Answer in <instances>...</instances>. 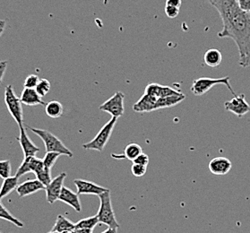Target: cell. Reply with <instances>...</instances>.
<instances>
[{"label":"cell","mask_w":250,"mask_h":233,"mask_svg":"<svg viewBox=\"0 0 250 233\" xmlns=\"http://www.w3.org/2000/svg\"><path fill=\"white\" fill-rule=\"evenodd\" d=\"M218 12L223 21L219 38L233 40L239 49V65L250 66V13L239 7L237 0H206Z\"/></svg>","instance_id":"cell-1"},{"label":"cell","mask_w":250,"mask_h":233,"mask_svg":"<svg viewBox=\"0 0 250 233\" xmlns=\"http://www.w3.org/2000/svg\"><path fill=\"white\" fill-rule=\"evenodd\" d=\"M99 198H100V208H99L98 213L96 214L98 217L99 222L107 225L109 228L119 229L120 223L117 221L114 210L112 207L110 191L109 190L104 194L99 195Z\"/></svg>","instance_id":"cell-2"},{"label":"cell","mask_w":250,"mask_h":233,"mask_svg":"<svg viewBox=\"0 0 250 233\" xmlns=\"http://www.w3.org/2000/svg\"><path fill=\"white\" fill-rule=\"evenodd\" d=\"M31 130L33 131L35 135L40 136L41 139L43 141L47 152H59L62 155H65L69 158L73 157V152L65 147L59 137H57L51 132L35 127H31Z\"/></svg>","instance_id":"cell-3"},{"label":"cell","mask_w":250,"mask_h":233,"mask_svg":"<svg viewBox=\"0 0 250 233\" xmlns=\"http://www.w3.org/2000/svg\"><path fill=\"white\" fill-rule=\"evenodd\" d=\"M230 77L229 76H225V77H221V78H209V77H201L196 80L193 81V85L191 86V92L196 95V96H201L206 94L207 92H209L212 87L217 85H224L228 88L229 91L236 96L237 94L232 89L230 85Z\"/></svg>","instance_id":"cell-4"},{"label":"cell","mask_w":250,"mask_h":233,"mask_svg":"<svg viewBox=\"0 0 250 233\" xmlns=\"http://www.w3.org/2000/svg\"><path fill=\"white\" fill-rule=\"evenodd\" d=\"M118 119L111 118L105 125L102 127V129L99 131L98 134L93 138L92 141L83 144L82 147L85 150H95L102 152L108 144L110 136L112 135V132L114 129L115 126L117 124Z\"/></svg>","instance_id":"cell-5"},{"label":"cell","mask_w":250,"mask_h":233,"mask_svg":"<svg viewBox=\"0 0 250 233\" xmlns=\"http://www.w3.org/2000/svg\"><path fill=\"white\" fill-rule=\"evenodd\" d=\"M5 103L9 113L19 127L23 125L22 118V102L18 97L12 85H7L5 88Z\"/></svg>","instance_id":"cell-6"},{"label":"cell","mask_w":250,"mask_h":233,"mask_svg":"<svg viewBox=\"0 0 250 233\" xmlns=\"http://www.w3.org/2000/svg\"><path fill=\"white\" fill-rule=\"evenodd\" d=\"M124 99L125 95L123 92H117L114 95H112L105 103H103L99 107V109L101 111L110 114L112 118L119 119L121 116H123L125 112Z\"/></svg>","instance_id":"cell-7"},{"label":"cell","mask_w":250,"mask_h":233,"mask_svg":"<svg viewBox=\"0 0 250 233\" xmlns=\"http://www.w3.org/2000/svg\"><path fill=\"white\" fill-rule=\"evenodd\" d=\"M245 97L246 96L243 93L234 96L233 99L224 103V108L241 119L244 115L250 112V105Z\"/></svg>","instance_id":"cell-8"},{"label":"cell","mask_w":250,"mask_h":233,"mask_svg":"<svg viewBox=\"0 0 250 233\" xmlns=\"http://www.w3.org/2000/svg\"><path fill=\"white\" fill-rule=\"evenodd\" d=\"M66 178V173L62 172L55 179L51 180L49 186L45 188L47 202L49 205H53L56 201L59 200L61 191L64 188V181Z\"/></svg>","instance_id":"cell-9"},{"label":"cell","mask_w":250,"mask_h":233,"mask_svg":"<svg viewBox=\"0 0 250 233\" xmlns=\"http://www.w3.org/2000/svg\"><path fill=\"white\" fill-rule=\"evenodd\" d=\"M74 183L76 185L78 195H96L99 196L109 190L84 179H75Z\"/></svg>","instance_id":"cell-10"},{"label":"cell","mask_w":250,"mask_h":233,"mask_svg":"<svg viewBox=\"0 0 250 233\" xmlns=\"http://www.w3.org/2000/svg\"><path fill=\"white\" fill-rule=\"evenodd\" d=\"M20 129V135L17 138V140L20 143V146L22 147V152L24 154V158L32 157L35 156L37 152H40V149L36 147L33 142L30 139L28 136L26 130L23 125L19 127Z\"/></svg>","instance_id":"cell-11"},{"label":"cell","mask_w":250,"mask_h":233,"mask_svg":"<svg viewBox=\"0 0 250 233\" xmlns=\"http://www.w3.org/2000/svg\"><path fill=\"white\" fill-rule=\"evenodd\" d=\"M211 173L216 176H223L228 174L232 168V163L228 158L216 157L212 159L208 165Z\"/></svg>","instance_id":"cell-12"},{"label":"cell","mask_w":250,"mask_h":233,"mask_svg":"<svg viewBox=\"0 0 250 233\" xmlns=\"http://www.w3.org/2000/svg\"><path fill=\"white\" fill-rule=\"evenodd\" d=\"M44 186L38 179H30L22 182L17 187V192L19 197H25L27 195H33L41 190H45Z\"/></svg>","instance_id":"cell-13"},{"label":"cell","mask_w":250,"mask_h":233,"mask_svg":"<svg viewBox=\"0 0 250 233\" xmlns=\"http://www.w3.org/2000/svg\"><path fill=\"white\" fill-rule=\"evenodd\" d=\"M59 200L71 206L77 212H80L82 211L81 202L79 199V195L77 193L73 192L70 189H68L66 187L63 188L60 197H59Z\"/></svg>","instance_id":"cell-14"},{"label":"cell","mask_w":250,"mask_h":233,"mask_svg":"<svg viewBox=\"0 0 250 233\" xmlns=\"http://www.w3.org/2000/svg\"><path fill=\"white\" fill-rule=\"evenodd\" d=\"M158 98L144 93V95L139 99V101L134 104L133 109L136 112H141V113L152 112L155 110V104Z\"/></svg>","instance_id":"cell-15"},{"label":"cell","mask_w":250,"mask_h":233,"mask_svg":"<svg viewBox=\"0 0 250 233\" xmlns=\"http://www.w3.org/2000/svg\"><path fill=\"white\" fill-rule=\"evenodd\" d=\"M21 102L22 104L27 106H37V105H44L45 103L42 101V98L39 95L38 92L35 89H29L24 88L21 93Z\"/></svg>","instance_id":"cell-16"},{"label":"cell","mask_w":250,"mask_h":233,"mask_svg":"<svg viewBox=\"0 0 250 233\" xmlns=\"http://www.w3.org/2000/svg\"><path fill=\"white\" fill-rule=\"evenodd\" d=\"M185 94L180 95H173L169 97L159 98L155 104V110L157 109H163V108H170L178 105L182 101L185 100Z\"/></svg>","instance_id":"cell-17"},{"label":"cell","mask_w":250,"mask_h":233,"mask_svg":"<svg viewBox=\"0 0 250 233\" xmlns=\"http://www.w3.org/2000/svg\"><path fill=\"white\" fill-rule=\"evenodd\" d=\"M223 61V55L220 50L216 49H210L204 55V62L206 65L215 68L221 65Z\"/></svg>","instance_id":"cell-18"},{"label":"cell","mask_w":250,"mask_h":233,"mask_svg":"<svg viewBox=\"0 0 250 233\" xmlns=\"http://www.w3.org/2000/svg\"><path fill=\"white\" fill-rule=\"evenodd\" d=\"M19 178L17 176L9 177L4 179L2 186L0 188V200L5 196L9 195L14 190H17V187L19 186Z\"/></svg>","instance_id":"cell-19"},{"label":"cell","mask_w":250,"mask_h":233,"mask_svg":"<svg viewBox=\"0 0 250 233\" xmlns=\"http://www.w3.org/2000/svg\"><path fill=\"white\" fill-rule=\"evenodd\" d=\"M75 225H76V223L71 222L70 220H68L67 218H65L63 215H59L57 217L54 226H53L51 231L59 233L74 231Z\"/></svg>","instance_id":"cell-20"},{"label":"cell","mask_w":250,"mask_h":233,"mask_svg":"<svg viewBox=\"0 0 250 233\" xmlns=\"http://www.w3.org/2000/svg\"><path fill=\"white\" fill-rule=\"evenodd\" d=\"M45 112L51 119H60L64 113L63 105L58 101H51L45 105Z\"/></svg>","instance_id":"cell-21"},{"label":"cell","mask_w":250,"mask_h":233,"mask_svg":"<svg viewBox=\"0 0 250 233\" xmlns=\"http://www.w3.org/2000/svg\"><path fill=\"white\" fill-rule=\"evenodd\" d=\"M141 153H143L142 147L139 145H137V144L132 143V144H129V145H127L125 147V150H124V154L122 155L121 158H126L127 160L133 162Z\"/></svg>","instance_id":"cell-22"},{"label":"cell","mask_w":250,"mask_h":233,"mask_svg":"<svg viewBox=\"0 0 250 233\" xmlns=\"http://www.w3.org/2000/svg\"><path fill=\"white\" fill-rule=\"evenodd\" d=\"M0 219H3V220H6L7 222H10L14 225H16L17 227H23V223L14 216L11 212L6 209L4 205L1 203V200H0Z\"/></svg>","instance_id":"cell-23"},{"label":"cell","mask_w":250,"mask_h":233,"mask_svg":"<svg viewBox=\"0 0 250 233\" xmlns=\"http://www.w3.org/2000/svg\"><path fill=\"white\" fill-rule=\"evenodd\" d=\"M99 222V219L97 215L94 216L88 217L82 219L80 221L76 222L75 225V229H91L93 230L94 228L97 226Z\"/></svg>","instance_id":"cell-24"},{"label":"cell","mask_w":250,"mask_h":233,"mask_svg":"<svg viewBox=\"0 0 250 233\" xmlns=\"http://www.w3.org/2000/svg\"><path fill=\"white\" fill-rule=\"evenodd\" d=\"M62 154H60L59 152H47L45 154L43 159L44 167L46 169H51L53 168L56 162L58 161V159L61 156Z\"/></svg>","instance_id":"cell-25"},{"label":"cell","mask_w":250,"mask_h":233,"mask_svg":"<svg viewBox=\"0 0 250 233\" xmlns=\"http://www.w3.org/2000/svg\"><path fill=\"white\" fill-rule=\"evenodd\" d=\"M50 87L51 85H50L49 80H47L45 78H42V79H40L35 90H36V92H38L39 95L42 98L49 93L50 91Z\"/></svg>","instance_id":"cell-26"},{"label":"cell","mask_w":250,"mask_h":233,"mask_svg":"<svg viewBox=\"0 0 250 233\" xmlns=\"http://www.w3.org/2000/svg\"><path fill=\"white\" fill-rule=\"evenodd\" d=\"M35 176H36L37 179L40 180L45 187L49 186V183L52 180V179H51V169H46L45 167L42 170H40L39 172L35 174Z\"/></svg>","instance_id":"cell-27"},{"label":"cell","mask_w":250,"mask_h":233,"mask_svg":"<svg viewBox=\"0 0 250 233\" xmlns=\"http://www.w3.org/2000/svg\"><path fill=\"white\" fill-rule=\"evenodd\" d=\"M11 177V163L8 160L0 161V178L7 179Z\"/></svg>","instance_id":"cell-28"},{"label":"cell","mask_w":250,"mask_h":233,"mask_svg":"<svg viewBox=\"0 0 250 233\" xmlns=\"http://www.w3.org/2000/svg\"><path fill=\"white\" fill-rule=\"evenodd\" d=\"M146 171L147 166H145V165L133 163V165L131 166V172L136 178L143 177L145 174L146 173Z\"/></svg>","instance_id":"cell-29"},{"label":"cell","mask_w":250,"mask_h":233,"mask_svg":"<svg viewBox=\"0 0 250 233\" xmlns=\"http://www.w3.org/2000/svg\"><path fill=\"white\" fill-rule=\"evenodd\" d=\"M40 78L36 75H29L24 80L23 86L24 88H29V89H35L37 85H38Z\"/></svg>","instance_id":"cell-30"},{"label":"cell","mask_w":250,"mask_h":233,"mask_svg":"<svg viewBox=\"0 0 250 233\" xmlns=\"http://www.w3.org/2000/svg\"><path fill=\"white\" fill-rule=\"evenodd\" d=\"M165 14L169 18H176L180 14V8L175 6H165Z\"/></svg>","instance_id":"cell-31"},{"label":"cell","mask_w":250,"mask_h":233,"mask_svg":"<svg viewBox=\"0 0 250 233\" xmlns=\"http://www.w3.org/2000/svg\"><path fill=\"white\" fill-rule=\"evenodd\" d=\"M149 162H150V160H149V156L146 154V153H141L138 157L136 158V160H134L133 161V163H136V164H141V165H145V166H147L148 164H149Z\"/></svg>","instance_id":"cell-32"},{"label":"cell","mask_w":250,"mask_h":233,"mask_svg":"<svg viewBox=\"0 0 250 233\" xmlns=\"http://www.w3.org/2000/svg\"><path fill=\"white\" fill-rule=\"evenodd\" d=\"M237 2L242 10L250 13V0H237Z\"/></svg>","instance_id":"cell-33"},{"label":"cell","mask_w":250,"mask_h":233,"mask_svg":"<svg viewBox=\"0 0 250 233\" xmlns=\"http://www.w3.org/2000/svg\"><path fill=\"white\" fill-rule=\"evenodd\" d=\"M7 65H8L7 61H1L0 62V84L3 82Z\"/></svg>","instance_id":"cell-34"},{"label":"cell","mask_w":250,"mask_h":233,"mask_svg":"<svg viewBox=\"0 0 250 233\" xmlns=\"http://www.w3.org/2000/svg\"><path fill=\"white\" fill-rule=\"evenodd\" d=\"M182 0H166V6H175L180 8Z\"/></svg>","instance_id":"cell-35"},{"label":"cell","mask_w":250,"mask_h":233,"mask_svg":"<svg viewBox=\"0 0 250 233\" xmlns=\"http://www.w3.org/2000/svg\"><path fill=\"white\" fill-rule=\"evenodd\" d=\"M93 230L91 229H75L74 233H93Z\"/></svg>","instance_id":"cell-36"},{"label":"cell","mask_w":250,"mask_h":233,"mask_svg":"<svg viewBox=\"0 0 250 233\" xmlns=\"http://www.w3.org/2000/svg\"><path fill=\"white\" fill-rule=\"evenodd\" d=\"M118 233V229H112V228H108L107 230H105L102 233Z\"/></svg>","instance_id":"cell-37"},{"label":"cell","mask_w":250,"mask_h":233,"mask_svg":"<svg viewBox=\"0 0 250 233\" xmlns=\"http://www.w3.org/2000/svg\"><path fill=\"white\" fill-rule=\"evenodd\" d=\"M5 26H6V21H0V30L5 29Z\"/></svg>","instance_id":"cell-38"},{"label":"cell","mask_w":250,"mask_h":233,"mask_svg":"<svg viewBox=\"0 0 250 233\" xmlns=\"http://www.w3.org/2000/svg\"><path fill=\"white\" fill-rule=\"evenodd\" d=\"M3 32H4V29H1V30H0V36L2 35V33H3Z\"/></svg>","instance_id":"cell-39"},{"label":"cell","mask_w":250,"mask_h":233,"mask_svg":"<svg viewBox=\"0 0 250 233\" xmlns=\"http://www.w3.org/2000/svg\"><path fill=\"white\" fill-rule=\"evenodd\" d=\"M74 233V231H69V232H65V233Z\"/></svg>","instance_id":"cell-40"},{"label":"cell","mask_w":250,"mask_h":233,"mask_svg":"<svg viewBox=\"0 0 250 233\" xmlns=\"http://www.w3.org/2000/svg\"><path fill=\"white\" fill-rule=\"evenodd\" d=\"M56 233V232H52V231H51V232H50V233Z\"/></svg>","instance_id":"cell-41"},{"label":"cell","mask_w":250,"mask_h":233,"mask_svg":"<svg viewBox=\"0 0 250 233\" xmlns=\"http://www.w3.org/2000/svg\"></svg>","instance_id":"cell-42"}]
</instances>
